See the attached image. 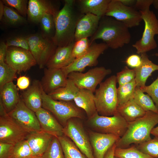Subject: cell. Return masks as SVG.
<instances>
[{
    "mask_svg": "<svg viewBox=\"0 0 158 158\" xmlns=\"http://www.w3.org/2000/svg\"><path fill=\"white\" fill-rule=\"evenodd\" d=\"M14 145L0 142V158H8Z\"/></svg>",
    "mask_w": 158,
    "mask_h": 158,
    "instance_id": "bcb514c9",
    "label": "cell"
},
{
    "mask_svg": "<svg viewBox=\"0 0 158 158\" xmlns=\"http://www.w3.org/2000/svg\"><path fill=\"white\" fill-rule=\"evenodd\" d=\"M6 43L8 47L13 46L29 50L27 36H16L8 38Z\"/></svg>",
    "mask_w": 158,
    "mask_h": 158,
    "instance_id": "7bdbcfd3",
    "label": "cell"
},
{
    "mask_svg": "<svg viewBox=\"0 0 158 158\" xmlns=\"http://www.w3.org/2000/svg\"><path fill=\"white\" fill-rule=\"evenodd\" d=\"M116 147L115 143L108 150L104 158H115L114 152Z\"/></svg>",
    "mask_w": 158,
    "mask_h": 158,
    "instance_id": "f907efd6",
    "label": "cell"
},
{
    "mask_svg": "<svg viewBox=\"0 0 158 158\" xmlns=\"http://www.w3.org/2000/svg\"><path fill=\"white\" fill-rule=\"evenodd\" d=\"M41 158H65L63 150L58 138L53 136Z\"/></svg>",
    "mask_w": 158,
    "mask_h": 158,
    "instance_id": "8d00e7d4",
    "label": "cell"
},
{
    "mask_svg": "<svg viewBox=\"0 0 158 158\" xmlns=\"http://www.w3.org/2000/svg\"><path fill=\"white\" fill-rule=\"evenodd\" d=\"M145 26L141 38L132 45L138 54L146 53L157 47L154 38L158 35V20L153 12L150 9L139 11Z\"/></svg>",
    "mask_w": 158,
    "mask_h": 158,
    "instance_id": "8992f818",
    "label": "cell"
},
{
    "mask_svg": "<svg viewBox=\"0 0 158 158\" xmlns=\"http://www.w3.org/2000/svg\"><path fill=\"white\" fill-rule=\"evenodd\" d=\"M128 123L125 133L116 143V147L126 148L131 144L137 145L150 140L151 132L158 123V114L147 111L141 118Z\"/></svg>",
    "mask_w": 158,
    "mask_h": 158,
    "instance_id": "3957f363",
    "label": "cell"
},
{
    "mask_svg": "<svg viewBox=\"0 0 158 158\" xmlns=\"http://www.w3.org/2000/svg\"><path fill=\"white\" fill-rule=\"evenodd\" d=\"M135 76V68L130 69L127 66L118 72L116 76V80L119 86L122 85L133 81Z\"/></svg>",
    "mask_w": 158,
    "mask_h": 158,
    "instance_id": "b9f144b4",
    "label": "cell"
},
{
    "mask_svg": "<svg viewBox=\"0 0 158 158\" xmlns=\"http://www.w3.org/2000/svg\"><path fill=\"white\" fill-rule=\"evenodd\" d=\"M115 158H120L117 157H115Z\"/></svg>",
    "mask_w": 158,
    "mask_h": 158,
    "instance_id": "680465c9",
    "label": "cell"
},
{
    "mask_svg": "<svg viewBox=\"0 0 158 158\" xmlns=\"http://www.w3.org/2000/svg\"><path fill=\"white\" fill-rule=\"evenodd\" d=\"M42 90L40 82L35 80L23 94L22 99L24 103L35 113L42 107Z\"/></svg>",
    "mask_w": 158,
    "mask_h": 158,
    "instance_id": "603a6c76",
    "label": "cell"
},
{
    "mask_svg": "<svg viewBox=\"0 0 158 158\" xmlns=\"http://www.w3.org/2000/svg\"><path fill=\"white\" fill-rule=\"evenodd\" d=\"M75 42L67 46L57 47L47 63V68L61 69L71 63L72 51Z\"/></svg>",
    "mask_w": 158,
    "mask_h": 158,
    "instance_id": "cb8c5ba5",
    "label": "cell"
},
{
    "mask_svg": "<svg viewBox=\"0 0 158 158\" xmlns=\"http://www.w3.org/2000/svg\"></svg>",
    "mask_w": 158,
    "mask_h": 158,
    "instance_id": "94428289",
    "label": "cell"
},
{
    "mask_svg": "<svg viewBox=\"0 0 158 158\" xmlns=\"http://www.w3.org/2000/svg\"><path fill=\"white\" fill-rule=\"evenodd\" d=\"M135 102L146 112L151 111L158 114V110L151 97L136 87L133 97Z\"/></svg>",
    "mask_w": 158,
    "mask_h": 158,
    "instance_id": "4dcf8cb0",
    "label": "cell"
},
{
    "mask_svg": "<svg viewBox=\"0 0 158 158\" xmlns=\"http://www.w3.org/2000/svg\"><path fill=\"white\" fill-rule=\"evenodd\" d=\"M8 46L6 43L1 41L0 43V63L5 62Z\"/></svg>",
    "mask_w": 158,
    "mask_h": 158,
    "instance_id": "681fc988",
    "label": "cell"
},
{
    "mask_svg": "<svg viewBox=\"0 0 158 158\" xmlns=\"http://www.w3.org/2000/svg\"><path fill=\"white\" fill-rule=\"evenodd\" d=\"M27 37L29 50L39 67L43 68L57 47L51 39L42 34H34L28 36Z\"/></svg>",
    "mask_w": 158,
    "mask_h": 158,
    "instance_id": "9c48e42d",
    "label": "cell"
},
{
    "mask_svg": "<svg viewBox=\"0 0 158 158\" xmlns=\"http://www.w3.org/2000/svg\"><path fill=\"white\" fill-rule=\"evenodd\" d=\"M152 4L156 9L158 10V0H152Z\"/></svg>",
    "mask_w": 158,
    "mask_h": 158,
    "instance_id": "11a10c76",
    "label": "cell"
},
{
    "mask_svg": "<svg viewBox=\"0 0 158 158\" xmlns=\"http://www.w3.org/2000/svg\"><path fill=\"white\" fill-rule=\"evenodd\" d=\"M0 90V102L8 113L15 107L20 99L18 88L11 82L5 84Z\"/></svg>",
    "mask_w": 158,
    "mask_h": 158,
    "instance_id": "484cf974",
    "label": "cell"
},
{
    "mask_svg": "<svg viewBox=\"0 0 158 158\" xmlns=\"http://www.w3.org/2000/svg\"><path fill=\"white\" fill-rule=\"evenodd\" d=\"M105 16L121 22L128 28L139 25L142 20L139 11L123 5L119 0H111Z\"/></svg>",
    "mask_w": 158,
    "mask_h": 158,
    "instance_id": "8fae6325",
    "label": "cell"
},
{
    "mask_svg": "<svg viewBox=\"0 0 158 158\" xmlns=\"http://www.w3.org/2000/svg\"><path fill=\"white\" fill-rule=\"evenodd\" d=\"M5 5L2 0L0 1V20H1L4 12Z\"/></svg>",
    "mask_w": 158,
    "mask_h": 158,
    "instance_id": "f5cc1de1",
    "label": "cell"
},
{
    "mask_svg": "<svg viewBox=\"0 0 158 158\" xmlns=\"http://www.w3.org/2000/svg\"><path fill=\"white\" fill-rule=\"evenodd\" d=\"M108 48V46L104 42L93 43L85 54L61 69L67 77L71 72H82L88 66H96L99 56Z\"/></svg>",
    "mask_w": 158,
    "mask_h": 158,
    "instance_id": "4fadbf2b",
    "label": "cell"
},
{
    "mask_svg": "<svg viewBox=\"0 0 158 158\" xmlns=\"http://www.w3.org/2000/svg\"><path fill=\"white\" fill-rule=\"evenodd\" d=\"M123 5L133 7L135 5L136 0H119Z\"/></svg>",
    "mask_w": 158,
    "mask_h": 158,
    "instance_id": "816d5d0a",
    "label": "cell"
},
{
    "mask_svg": "<svg viewBox=\"0 0 158 158\" xmlns=\"http://www.w3.org/2000/svg\"><path fill=\"white\" fill-rule=\"evenodd\" d=\"M74 118L70 119L63 127L64 135L70 139L87 158H95L89 137L82 124Z\"/></svg>",
    "mask_w": 158,
    "mask_h": 158,
    "instance_id": "7c38bea8",
    "label": "cell"
},
{
    "mask_svg": "<svg viewBox=\"0 0 158 158\" xmlns=\"http://www.w3.org/2000/svg\"><path fill=\"white\" fill-rule=\"evenodd\" d=\"M54 136L44 131L30 133L26 140L34 156H41L47 149Z\"/></svg>",
    "mask_w": 158,
    "mask_h": 158,
    "instance_id": "7402d4cb",
    "label": "cell"
},
{
    "mask_svg": "<svg viewBox=\"0 0 158 158\" xmlns=\"http://www.w3.org/2000/svg\"><path fill=\"white\" fill-rule=\"evenodd\" d=\"M75 104L83 110L88 118L97 112L94 92L85 89H80L73 100Z\"/></svg>",
    "mask_w": 158,
    "mask_h": 158,
    "instance_id": "4316f807",
    "label": "cell"
},
{
    "mask_svg": "<svg viewBox=\"0 0 158 158\" xmlns=\"http://www.w3.org/2000/svg\"><path fill=\"white\" fill-rule=\"evenodd\" d=\"M62 8L54 16L55 33L51 39L57 47L67 46L74 42L77 23L84 14L76 11L75 1L65 0Z\"/></svg>",
    "mask_w": 158,
    "mask_h": 158,
    "instance_id": "6da1fadb",
    "label": "cell"
},
{
    "mask_svg": "<svg viewBox=\"0 0 158 158\" xmlns=\"http://www.w3.org/2000/svg\"><path fill=\"white\" fill-rule=\"evenodd\" d=\"M17 71L5 62L0 63V89L17 78Z\"/></svg>",
    "mask_w": 158,
    "mask_h": 158,
    "instance_id": "74e56055",
    "label": "cell"
},
{
    "mask_svg": "<svg viewBox=\"0 0 158 158\" xmlns=\"http://www.w3.org/2000/svg\"><path fill=\"white\" fill-rule=\"evenodd\" d=\"M141 63L138 67L135 68V81L136 87H143L148 78L154 71H158V65L153 63L149 59L146 53L141 54Z\"/></svg>",
    "mask_w": 158,
    "mask_h": 158,
    "instance_id": "d4e9b609",
    "label": "cell"
},
{
    "mask_svg": "<svg viewBox=\"0 0 158 158\" xmlns=\"http://www.w3.org/2000/svg\"><path fill=\"white\" fill-rule=\"evenodd\" d=\"M157 38L158 39V35H157Z\"/></svg>",
    "mask_w": 158,
    "mask_h": 158,
    "instance_id": "91938a15",
    "label": "cell"
},
{
    "mask_svg": "<svg viewBox=\"0 0 158 158\" xmlns=\"http://www.w3.org/2000/svg\"><path fill=\"white\" fill-rule=\"evenodd\" d=\"M67 79L61 69L46 68L40 83L44 92L49 94L57 89L65 86Z\"/></svg>",
    "mask_w": 158,
    "mask_h": 158,
    "instance_id": "ac0fdd59",
    "label": "cell"
},
{
    "mask_svg": "<svg viewBox=\"0 0 158 158\" xmlns=\"http://www.w3.org/2000/svg\"><path fill=\"white\" fill-rule=\"evenodd\" d=\"M117 112L128 123L133 121L144 116L146 112L133 99L118 106Z\"/></svg>",
    "mask_w": 158,
    "mask_h": 158,
    "instance_id": "83f0119b",
    "label": "cell"
},
{
    "mask_svg": "<svg viewBox=\"0 0 158 158\" xmlns=\"http://www.w3.org/2000/svg\"><path fill=\"white\" fill-rule=\"evenodd\" d=\"M111 0H79L75 1L78 11L82 14L91 13L100 18L105 16Z\"/></svg>",
    "mask_w": 158,
    "mask_h": 158,
    "instance_id": "44dd1931",
    "label": "cell"
},
{
    "mask_svg": "<svg viewBox=\"0 0 158 158\" xmlns=\"http://www.w3.org/2000/svg\"><path fill=\"white\" fill-rule=\"evenodd\" d=\"M34 157L27 140L25 139L14 145L8 158H32Z\"/></svg>",
    "mask_w": 158,
    "mask_h": 158,
    "instance_id": "836d02e7",
    "label": "cell"
},
{
    "mask_svg": "<svg viewBox=\"0 0 158 158\" xmlns=\"http://www.w3.org/2000/svg\"><path fill=\"white\" fill-rule=\"evenodd\" d=\"M154 55L155 56L158 57V53H156Z\"/></svg>",
    "mask_w": 158,
    "mask_h": 158,
    "instance_id": "6f0895ef",
    "label": "cell"
},
{
    "mask_svg": "<svg viewBox=\"0 0 158 158\" xmlns=\"http://www.w3.org/2000/svg\"><path fill=\"white\" fill-rule=\"evenodd\" d=\"M90 45V40L87 38H82L75 41L71 53L72 62L85 54Z\"/></svg>",
    "mask_w": 158,
    "mask_h": 158,
    "instance_id": "ab89813d",
    "label": "cell"
},
{
    "mask_svg": "<svg viewBox=\"0 0 158 158\" xmlns=\"http://www.w3.org/2000/svg\"><path fill=\"white\" fill-rule=\"evenodd\" d=\"M114 156L120 158H153L140 151L135 145L126 148L116 147Z\"/></svg>",
    "mask_w": 158,
    "mask_h": 158,
    "instance_id": "e575fe53",
    "label": "cell"
},
{
    "mask_svg": "<svg viewBox=\"0 0 158 158\" xmlns=\"http://www.w3.org/2000/svg\"><path fill=\"white\" fill-rule=\"evenodd\" d=\"M151 134L155 137H158V126L153 128L151 132Z\"/></svg>",
    "mask_w": 158,
    "mask_h": 158,
    "instance_id": "db71d44e",
    "label": "cell"
},
{
    "mask_svg": "<svg viewBox=\"0 0 158 158\" xmlns=\"http://www.w3.org/2000/svg\"><path fill=\"white\" fill-rule=\"evenodd\" d=\"M1 21L11 26H17L27 23L25 17L20 15L13 8L5 5L3 16Z\"/></svg>",
    "mask_w": 158,
    "mask_h": 158,
    "instance_id": "1f68e13d",
    "label": "cell"
},
{
    "mask_svg": "<svg viewBox=\"0 0 158 158\" xmlns=\"http://www.w3.org/2000/svg\"><path fill=\"white\" fill-rule=\"evenodd\" d=\"M100 19L91 13L83 15L79 19L76 25L75 41L92 36L97 29Z\"/></svg>",
    "mask_w": 158,
    "mask_h": 158,
    "instance_id": "ffe728a7",
    "label": "cell"
},
{
    "mask_svg": "<svg viewBox=\"0 0 158 158\" xmlns=\"http://www.w3.org/2000/svg\"><path fill=\"white\" fill-rule=\"evenodd\" d=\"M116 76L112 75L99 84L94 94L95 101L98 114L104 116H113L118 107Z\"/></svg>",
    "mask_w": 158,
    "mask_h": 158,
    "instance_id": "277c9868",
    "label": "cell"
},
{
    "mask_svg": "<svg viewBox=\"0 0 158 158\" xmlns=\"http://www.w3.org/2000/svg\"><path fill=\"white\" fill-rule=\"evenodd\" d=\"M54 16L49 13L44 14L39 22L42 33L44 36L52 39L55 33Z\"/></svg>",
    "mask_w": 158,
    "mask_h": 158,
    "instance_id": "d590c367",
    "label": "cell"
},
{
    "mask_svg": "<svg viewBox=\"0 0 158 158\" xmlns=\"http://www.w3.org/2000/svg\"><path fill=\"white\" fill-rule=\"evenodd\" d=\"M88 120L90 125L96 132L113 134L120 138L125 133L128 124L117 112L111 116L100 115L97 112Z\"/></svg>",
    "mask_w": 158,
    "mask_h": 158,
    "instance_id": "52a82bcc",
    "label": "cell"
},
{
    "mask_svg": "<svg viewBox=\"0 0 158 158\" xmlns=\"http://www.w3.org/2000/svg\"><path fill=\"white\" fill-rule=\"evenodd\" d=\"M42 107L50 112L64 127L73 118H82L83 113L80 108L71 102L57 100L51 98L42 90Z\"/></svg>",
    "mask_w": 158,
    "mask_h": 158,
    "instance_id": "5b68a950",
    "label": "cell"
},
{
    "mask_svg": "<svg viewBox=\"0 0 158 158\" xmlns=\"http://www.w3.org/2000/svg\"><path fill=\"white\" fill-rule=\"evenodd\" d=\"M141 63V56L136 54L130 55L127 58L126 60V63L127 66L134 68L139 67Z\"/></svg>",
    "mask_w": 158,
    "mask_h": 158,
    "instance_id": "f6af8a7d",
    "label": "cell"
},
{
    "mask_svg": "<svg viewBox=\"0 0 158 158\" xmlns=\"http://www.w3.org/2000/svg\"><path fill=\"white\" fill-rule=\"evenodd\" d=\"M59 11L54 1L49 0H29L27 16L31 22L37 23L45 14L55 16Z\"/></svg>",
    "mask_w": 158,
    "mask_h": 158,
    "instance_id": "e0dca14e",
    "label": "cell"
},
{
    "mask_svg": "<svg viewBox=\"0 0 158 158\" xmlns=\"http://www.w3.org/2000/svg\"><path fill=\"white\" fill-rule=\"evenodd\" d=\"M135 146L142 152L153 158H158V137H155L153 139Z\"/></svg>",
    "mask_w": 158,
    "mask_h": 158,
    "instance_id": "f35d334b",
    "label": "cell"
},
{
    "mask_svg": "<svg viewBox=\"0 0 158 158\" xmlns=\"http://www.w3.org/2000/svg\"><path fill=\"white\" fill-rule=\"evenodd\" d=\"M89 138L95 158H104L108 150L120 138L111 134L90 131Z\"/></svg>",
    "mask_w": 158,
    "mask_h": 158,
    "instance_id": "2e32d148",
    "label": "cell"
},
{
    "mask_svg": "<svg viewBox=\"0 0 158 158\" xmlns=\"http://www.w3.org/2000/svg\"><path fill=\"white\" fill-rule=\"evenodd\" d=\"M58 138L65 158H87L69 138L64 135Z\"/></svg>",
    "mask_w": 158,
    "mask_h": 158,
    "instance_id": "f546056e",
    "label": "cell"
},
{
    "mask_svg": "<svg viewBox=\"0 0 158 158\" xmlns=\"http://www.w3.org/2000/svg\"><path fill=\"white\" fill-rule=\"evenodd\" d=\"M79 89L71 80L68 78L65 86L58 88L48 95L56 100L71 102L74 100Z\"/></svg>",
    "mask_w": 158,
    "mask_h": 158,
    "instance_id": "f1b7e54d",
    "label": "cell"
},
{
    "mask_svg": "<svg viewBox=\"0 0 158 158\" xmlns=\"http://www.w3.org/2000/svg\"><path fill=\"white\" fill-rule=\"evenodd\" d=\"M112 71L103 66L94 67L85 73L72 72L68 74L67 78L71 80L79 89H85L95 92L99 85Z\"/></svg>",
    "mask_w": 158,
    "mask_h": 158,
    "instance_id": "30bf717a",
    "label": "cell"
},
{
    "mask_svg": "<svg viewBox=\"0 0 158 158\" xmlns=\"http://www.w3.org/2000/svg\"><path fill=\"white\" fill-rule=\"evenodd\" d=\"M32 158H41V156L34 157Z\"/></svg>",
    "mask_w": 158,
    "mask_h": 158,
    "instance_id": "9f6ffc18",
    "label": "cell"
},
{
    "mask_svg": "<svg viewBox=\"0 0 158 158\" xmlns=\"http://www.w3.org/2000/svg\"><path fill=\"white\" fill-rule=\"evenodd\" d=\"M128 28L121 22L105 16L101 18L97 30L91 37L90 44L100 39L112 49L122 47L130 41L131 35Z\"/></svg>",
    "mask_w": 158,
    "mask_h": 158,
    "instance_id": "7a4b0ae2",
    "label": "cell"
},
{
    "mask_svg": "<svg viewBox=\"0 0 158 158\" xmlns=\"http://www.w3.org/2000/svg\"><path fill=\"white\" fill-rule=\"evenodd\" d=\"M5 62L18 73L25 72L37 64L29 50L13 46L8 47Z\"/></svg>",
    "mask_w": 158,
    "mask_h": 158,
    "instance_id": "5bb4252c",
    "label": "cell"
},
{
    "mask_svg": "<svg viewBox=\"0 0 158 158\" xmlns=\"http://www.w3.org/2000/svg\"><path fill=\"white\" fill-rule=\"evenodd\" d=\"M140 88L151 97L158 110V77L150 85H145Z\"/></svg>",
    "mask_w": 158,
    "mask_h": 158,
    "instance_id": "ee69618b",
    "label": "cell"
},
{
    "mask_svg": "<svg viewBox=\"0 0 158 158\" xmlns=\"http://www.w3.org/2000/svg\"><path fill=\"white\" fill-rule=\"evenodd\" d=\"M4 4L15 9L21 16H27L28 1V0H2Z\"/></svg>",
    "mask_w": 158,
    "mask_h": 158,
    "instance_id": "60d3db41",
    "label": "cell"
},
{
    "mask_svg": "<svg viewBox=\"0 0 158 158\" xmlns=\"http://www.w3.org/2000/svg\"><path fill=\"white\" fill-rule=\"evenodd\" d=\"M30 84V79L27 76H21L17 79V85L18 88L21 90L28 88Z\"/></svg>",
    "mask_w": 158,
    "mask_h": 158,
    "instance_id": "c3c4849f",
    "label": "cell"
},
{
    "mask_svg": "<svg viewBox=\"0 0 158 158\" xmlns=\"http://www.w3.org/2000/svg\"><path fill=\"white\" fill-rule=\"evenodd\" d=\"M8 114L30 133L41 130L35 113L27 107L20 98L15 107Z\"/></svg>",
    "mask_w": 158,
    "mask_h": 158,
    "instance_id": "9a60e30c",
    "label": "cell"
},
{
    "mask_svg": "<svg viewBox=\"0 0 158 158\" xmlns=\"http://www.w3.org/2000/svg\"><path fill=\"white\" fill-rule=\"evenodd\" d=\"M35 113L41 130L57 138L64 135L63 127L50 112L42 107Z\"/></svg>",
    "mask_w": 158,
    "mask_h": 158,
    "instance_id": "d6986e66",
    "label": "cell"
},
{
    "mask_svg": "<svg viewBox=\"0 0 158 158\" xmlns=\"http://www.w3.org/2000/svg\"><path fill=\"white\" fill-rule=\"evenodd\" d=\"M152 0H137L134 5L135 8L139 11L150 9V6L152 4Z\"/></svg>",
    "mask_w": 158,
    "mask_h": 158,
    "instance_id": "7dc6e473",
    "label": "cell"
},
{
    "mask_svg": "<svg viewBox=\"0 0 158 158\" xmlns=\"http://www.w3.org/2000/svg\"><path fill=\"white\" fill-rule=\"evenodd\" d=\"M29 133L9 115L0 102V142L15 145Z\"/></svg>",
    "mask_w": 158,
    "mask_h": 158,
    "instance_id": "ba28073f",
    "label": "cell"
},
{
    "mask_svg": "<svg viewBox=\"0 0 158 158\" xmlns=\"http://www.w3.org/2000/svg\"><path fill=\"white\" fill-rule=\"evenodd\" d=\"M136 87L135 79L127 84L118 86L117 88L118 106L133 99Z\"/></svg>",
    "mask_w": 158,
    "mask_h": 158,
    "instance_id": "d6a6232c",
    "label": "cell"
}]
</instances>
